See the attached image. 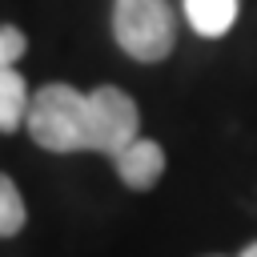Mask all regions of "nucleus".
<instances>
[{"label": "nucleus", "mask_w": 257, "mask_h": 257, "mask_svg": "<svg viewBox=\"0 0 257 257\" xmlns=\"http://www.w3.org/2000/svg\"><path fill=\"white\" fill-rule=\"evenodd\" d=\"M24 128L48 153L112 157L141 133V112L116 84H100L92 92H76L72 84H44L28 100Z\"/></svg>", "instance_id": "1"}, {"label": "nucleus", "mask_w": 257, "mask_h": 257, "mask_svg": "<svg viewBox=\"0 0 257 257\" xmlns=\"http://www.w3.org/2000/svg\"><path fill=\"white\" fill-rule=\"evenodd\" d=\"M112 36L133 60H145V64L165 60L177 40V20L169 0H116Z\"/></svg>", "instance_id": "2"}, {"label": "nucleus", "mask_w": 257, "mask_h": 257, "mask_svg": "<svg viewBox=\"0 0 257 257\" xmlns=\"http://www.w3.org/2000/svg\"><path fill=\"white\" fill-rule=\"evenodd\" d=\"M112 165H116V177H120L128 189L145 193V189H153V185L161 181V173H165V149H161L157 141H149V137L137 133L124 149L112 153Z\"/></svg>", "instance_id": "3"}, {"label": "nucleus", "mask_w": 257, "mask_h": 257, "mask_svg": "<svg viewBox=\"0 0 257 257\" xmlns=\"http://www.w3.org/2000/svg\"><path fill=\"white\" fill-rule=\"evenodd\" d=\"M28 100H32V92H28L24 76L16 72V64H4V68H0V133L24 128Z\"/></svg>", "instance_id": "4"}, {"label": "nucleus", "mask_w": 257, "mask_h": 257, "mask_svg": "<svg viewBox=\"0 0 257 257\" xmlns=\"http://www.w3.org/2000/svg\"><path fill=\"white\" fill-rule=\"evenodd\" d=\"M185 16L193 24V32L217 40L233 28L237 20V0H185Z\"/></svg>", "instance_id": "5"}, {"label": "nucleus", "mask_w": 257, "mask_h": 257, "mask_svg": "<svg viewBox=\"0 0 257 257\" xmlns=\"http://www.w3.org/2000/svg\"><path fill=\"white\" fill-rule=\"evenodd\" d=\"M28 221V209H24V197L16 189L12 177L0 173V237H16Z\"/></svg>", "instance_id": "6"}, {"label": "nucleus", "mask_w": 257, "mask_h": 257, "mask_svg": "<svg viewBox=\"0 0 257 257\" xmlns=\"http://www.w3.org/2000/svg\"><path fill=\"white\" fill-rule=\"evenodd\" d=\"M24 48H28L24 32H20L16 24H0V68H4V64H16V60L24 56Z\"/></svg>", "instance_id": "7"}, {"label": "nucleus", "mask_w": 257, "mask_h": 257, "mask_svg": "<svg viewBox=\"0 0 257 257\" xmlns=\"http://www.w3.org/2000/svg\"><path fill=\"white\" fill-rule=\"evenodd\" d=\"M237 257H257V241H253V245H245V249H241Z\"/></svg>", "instance_id": "8"}]
</instances>
